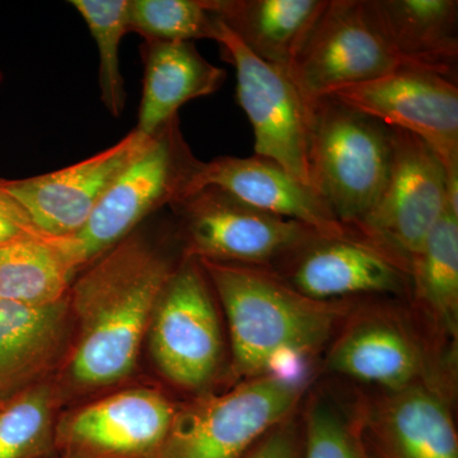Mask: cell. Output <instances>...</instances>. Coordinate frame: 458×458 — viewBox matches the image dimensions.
Listing matches in <instances>:
<instances>
[{"label":"cell","mask_w":458,"mask_h":458,"mask_svg":"<svg viewBox=\"0 0 458 458\" xmlns=\"http://www.w3.org/2000/svg\"><path fill=\"white\" fill-rule=\"evenodd\" d=\"M181 260L134 231L84 267L68 294L80 327L69 361L75 385L106 387L131 375L157 301Z\"/></svg>","instance_id":"6da1fadb"},{"label":"cell","mask_w":458,"mask_h":458,"mask_svg":"<svg viewBox=\"0 0 458 458\" xmlns=\"http://www.w3.org/2000/svg\"><path fill=\"white\" fill-rule=\"evenodd\" d=\"M227 319L232 375L307 377L306 364L327 351L355 301H316L267 267L198 260Z\"/></svg>","instance_id":"7a4b0ae2"},{"label":"cell","mask_w":458,"mask_h":458,"mask_svg":"<svg viewBox=\"0 0 458 458\" xmlns=\"http://www.w3.org/2000/svg\"><path fill=\"white\" fill-rule=\"evenodd\" d=\"M399 298L355 301L325 354L328 375L370 390L433 385L454 394L456 367L445 361Z\"/></svg>","instance_id":"3957f363"},{"label":"cell","mask_w":458,"mask_h":458,"mask_svg":"<svg viewBox=\"0 0 458 458\" xmlns=\"http://www.w3.org/2000/svg\"><path fill=\"white\" fill-rule=\"evenodd\" d=\"M201 162L183 140L179 116L158 129L147 149L108 189L86 225L74 236L63 238L77 273L157 210L189 197Z\"/></svg>","instance_id":"277c9868"},{"label":"cell","mask_w":458,"mask_h":458,"mask_svg":"<svg viewBox=\"0 0 458 458\" xmlns=\"http://www.w3.org/2000/svg\"><path fill=\"white\" fill-rule=\"evenodd\" d=\"M312 189L354 232L381 197L391 161V129L331 98L312 102Z\"/></svg>","instance_id":"5b68a950"},{"label":"cell","mask_w":458,"mask_h":458,"mask_svg":"<svg viewBox=\"0 0 458 458\" xmlns=\"http://www.w3.org/2000/svg\"><path fill=\"white\" fill-rule=\"evenodd\" d=\"M307 377L265 375L177 409L156 458H243L271 428L300 409Z\"/></svg>","instance_id":"8992f818"},{"label":"cell","mask_w":458,"mask_h":458,"mask_svg":"<svg viewBox=\"0 0 458 458\" xmlns=\"http://www.w3.org/2000/svg\"><path fill=\"white\" fill-rule=\"evenodd\" d=\"M448 207L458 210V190L451 188L438 156L415 135L391 129L384 191L354 232L409 276L410 265Z\"/></svg>","instance_id":"52a82bcc"},{"label":"cell","mask_w":458,"mask_h":458,"mask_svg":"<svg viewBox=\"0 0 458 458\" xmlns=\"http://www.w3.org/2000/svg\"><path fill=\"white\" fill-rule=\"evenodd\" d=\"M214 41L225 62L236 71L237 101L255 137V156L271 159L311 186L309 153L312 105L291 73L254 55L219 20Z\"/></svg>","instance_id":"ba28073f"},{"label":"cell","mask_w":458,"mask_h":458,"mask_svg":"<svg viewBox=\"0 0 458 458\" xmlns=\"http://www.w3.org/2000/svg\"><path fill=\"white\" fill-rule=\"evenodd\" d=\"M171 209L180 219L183 256L197 260L271 267L318 232L255 209L214 186Z\"/></svg>","instance_id":"9c48e42d"},{"label":"cell","mask_w":458,"mask_h":458,"mask_svg":"<svg viewBox=\"0 0 458 458\" xmlns=\"http://www.w3.org/2000/svg\"><path fill=\"white\" fill-rule=\"evenodd\" d=\"M149 345L162 375L185 390H203L223 357L214 292L197 259L183 256L150 318Z\"/></svg>","instance_id":"30bf717a"},{"label":"cell","mask_w":458,"mask_h":458,"mask_svg":"<svg viewBox=\"0 0 458 458\" xmlns=\"http://www.w3.org/2000/svg\"><path fill=\"white\" fill-rule=\"evenodd\" d=\"M452 394L433 385L360 391L348 411L363 458H458Z\"/></svg>","instance_id":"8fae6325"},{"label":"cell","mask_w":458,"mask_h":458,"mask_svg":"<svg viewBox=\"0 0 458 458\" xmlns=\"http://www.w3.org/2000/svg\"><path fill=\"white\" fill-rule=\"evenodd\" d=\"M405 68L367 0H328L291 69L310 102Z\"/></svg>","instance_id":"7c38bea8"},{"label":"cell","mask_w":458,"mask_h":458,"mask_svg":"<svg viewBox=\"0 0 458 458\" xmlns=\"http://www.w3.org/2000/svg\"><path fill=\"white\" fill-rule=\"evenodd\" d=\"M324 98L426 141L442 162L451 188L458 190L456 80L423 69L403 68Z\"/></svg>","instance_id":"4fadbf2b"},{"label":"cell","mask_w":458,"mask_h":458,"mask_svg":"<svg viewBox=\"0 0 458 458\" xmlns=\"http://www.w3.org/2000/svg\"><path fill=\"white\" fill-rule=\"evenodd\" d=\"M152 138L134 129L119 143L84 161L30 179L0 180V189L21 205L41 233L74 236Z\"/></svg>","instance_id":"5bb4252c"},{"label":"cell","mask_w":458,"mask_h":458,"mask_svg":"<svg viewBox=\"0 0 458 458\" xmlns=\"http://www.w3.org/2000/svg\"><path fill=\"white\" fill-rule=\"evenodd\" d=\"M176 412L158 391H122L63 418L55 427V456L156 458Z\"/></svg>","instance_id":"9a60e30c"},{"label":"cell","mask_w":458,"mask_h":458,"mask_svg":"<svg viewBox=\"0 0 458 458\" xmlns=\"http://www.w3.org/2000/svg\"><path fill=\"white\" fill-rule=\"evenodd\" d=\"M267 269L325 302L409 294L408 274L360 237L315 234Z\"/></svg>","instance_id":"2e32d148"},{"label":"cell","mask_w":458,"mask_h":458,"mask_svg":"<svg viewBox=\"0 0 458 458\" xmlns=\"http://www.w3.org/2000/svg\"><path fill=\"white\" fill-rule=\"evenodd\" d=\"M207 186L221 189L261 212L302 223L322 236L358 237L337 221L315 190L271 159L218 157L201 162L192 192Z\"/></svg>","instance_id":"e0dca14e"},{"label":"cell","mask_w":458,"mask_h":458,"mask_svg":"<svg viewBox=\"0 0 458 458\" xmlns=\"http://www.w3.org/2000/svg\"><path fill=\"white\" fill-rule=\"evenodd\" d=\"M408 306L452 366L458 342V210L448 207L409 269Z\"/></svg>","instance_id":"ac0fdd59"},{"label":"cell","mask_w":458,"mask_h":458,"mask_svg":"<svg viewBox=\"0 0 458 458\" xmlns=\"http://www.w3.org/2000/svg\"><path fill=\"white\" fill-rule=\"evenodd\" d=\"M379 30L405 68L456 80L457 0H367Z\"/></svg>","instance_id":"d6986e66"},{"label":"cell","mask_w":458,"mask_h":458,"mask_svg":"<svg viewBox=\"0 0 458 458\" xmlns=\"http://www.w3.org/2000/svg\"><path fill=\"white\" fill-rule=\"evenodd\" d=\"M143 95L135 131L153 135L183 105L207 98L225 83V69L208 62L194 42L146 41Z\"/></svg>","instance_id":"ffe728a7"},{"label":"cell","mask_w":458,"mask_h":458,"mask_svg":"<svg viewBox=\"0 0 458 458\" xmlns=\"http://www.w3.org/2000/svg\"><path fill=\"white\" fill-rule=\"evenodd\" d=\"M328 0H210V7L254 55L291 73Z\"/></svg>","instance_id":"44dd1931"},{"label":"cell","mask_w":458,"mask_h":458,"mask_svg":"<svg viewBox=\"0 0 458 458\" xmlns=\"http://www.w3.org/2000/svg\"><path fill=\"white\" fill-rule=\"evenodd\" d=\"M68 297L45 306L0 300V394L25 390L64 342Z\"/></svg>","instance_id":"7402d4cb"},{"label":"cell","mask_w":458,"mask_h":458,"mask_svg":"<svg viewBox=\"0 0 458 458\" xmlns=\"http://www.w3.org/2000/svg\"><path fill=\"white\" fill-rule=\"evenodd\" d=\"M75 274L63 238L36 234L0 246V300L31 306L60 302Z\"/></svg>","instance_id":"603a6c76"},{"label":"cell","mask_w":458,"mask_h":458,"mask_svg":"<svg viewBox=\"0 0 458 458\" xmlns=\"http://www.w3.org/2000/svg\"><path fill=\"white\" fill-rule=\"evenodd\" d=\"M54 394L50 386H29L0 405V458L55 454Z\"/></svg>","instance_id":"cb8c5ba5"},{"label":"cell","mask_w":458,"mask_h":458,"mask_svg":"<svg viewBox=\"0 0 458 458\" xmlns=\"http://www.w3.org/2000/svg\"><path fill=\"white\" fill-rule=\"evenodd\" d=\"M218 25L210 0H128L129 32L146 41L214 40Z\"/></svg>","instance_id":"d4e9b609"},{"label":"cell","mask_w":458,"mask_h":458,"mask_svg":"<svg viewBox=\"0 0 458 458\" xmlns=\"http://www.w3.org/2000/svg\"><path fill=\"white\" fill-rule=\"evenodd\" d=\"M82 16L99 51V90L104 106L114 117L126 104L125 86L120 72V42L128 30V0H71Z\"/></svg>","instance_id":"484cf974"},{"label":"cell","mask_w":458,"mask_h":458,"mask_svg":"<svg viewBox=\"0 0 458 458\" xmlns=\"http://www.w3.org/2000/svg\"><path fill=\"white\" fill-rule=\"evenodd\" d=\"M302 457L363 458L349 426L348 411L330 394L307 390L301 403Z\"/></svg>","instance_id":"4316f807"},{"label":"cell","mask_w":458,"mask_h":458,"mask_svg":"<svg viewBox=\"0 0 458 458\" xmlns=\"http://www.w3.org/2000/svg\"><path fill=\"white\" fill-rule=\"evenodd\" d=\"M302 457V421L301 406L293 414L280 421L252 445L243 458Z\"/></svg>","instance_id":"83f0119b"},{"label":"cell","mask_w":458,"mask_h":458,"mask_svg":"<svg viewBox=\"0 0 458 458\" xmlns=\"http://www.w3.org/2000/svg\"><path fill=\"white\" fill-rule=\"evenodd\" d=\"M36 234L44 233L33 225L21 205L0 189V246Z\"/></svg>","instance_id":"f1b7e54d"},{"label":"cell","mask_w":458,"mask_h":458,"mask_svg":"<svg viewBox=\"0 0 458 458\" xmlns=\"http://www.w3.org/2000/svg\"><path fill=\"white\" fill-rule=\"evenodd\" d=\"M47 458H59V457H56L55 454H54V456L47 457Z\"/></svg>","instance_id":"f546056e"},{"label":"cell","mask_w":458,"mask_h":458,"mask_svg":"<svg viewBox=\"0 0 458 458\" xmlns=\"http://www.w3.org/2000/svg\"><path fill=\"white\" fill-rule=\"evenodd\" d=\"M0 405H2V403H0Z\"/></svg>","instance_id":"4dcf8cb0"}]
</instances>
